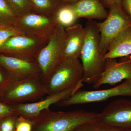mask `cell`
Segmentation results:
<instances>
[{"label": "cell", "instance_id": "obj_1", "mask_svg": "<svg viewBox=\"0 0 131 131\" xmlns=\"http://www.w3.org/2000/svg\"><path fill=\"white\" fill-rule=\"evenodd\" d=\"M100 117V113L83 110L57 112L49 109L30 119L34 123V131H74Z\"/></svg>", "mask_w": 131, "mask_h": 131}, {"label": "cell", "instance_id": "obj_2", "mask_svg": "<svg viewBox=\"0 0 131 131\" xmlns=\"http://www.w3.org/2000/svg\"><path fill=\"white\" fill-rule=\"evenodd\" d=\"M84 28L86 37L80 57L83 68L82 81L93 84L103 72L105 61L101 54L100 36L96 21L89 20Z\"/></svg>", "mask_w": 131, "mask_h": 131}, {"label": "cell", "instance_id": "obj_3", "mask_svg": "<svg viewBox=\"0 0 131 131\" xmlns=\"http://www.w3.org/2000/svg\"><path fill=\"white\" fill-rule=\"evenodd\" d=\"M83 75L79 59H62L45 82L47 95L68 90H80L83 85Z\"/></svg>", "mask_w": 131, "mask_h": 131}, {"label": "cell", "instance_id": "obj_4", "mask_svg": "<svg viewBox=\"0 0 131 131\" xmlns=\"http://www.w3.org/2000/svg\"><path fill=\"white\" fill-rule=\"evenodd\" d=\"M108 8V15L105 20L96 22L100 33V48L103 59L114 39L122 31L131 26V18L124 10L121 3H114Z\"/></svg>", "mask_w": 131, "mask_h": 131}, {"label": "cell", "instance_id": "obj_5", "mask_svg": "<svg viewBox=\"0 0 131 131\" xmlns=\"http://www.w3.org/2000/svg\"><path fill=\"white\" fill-rule=\"evenodd\" d=\"M47 95L45 83L41 75L15 81L0 102L10 105L34 102Z\"/></svg>", "mask_w": 131, "mask_h": 131}, {"label": "cell", "instance_id": "obj_6", "mask_svg": "<svg viewBox=\"0 0 131 131\" xmlns=\"http://www.w3.org/2000/svg\"><path fill=\"white\" fill-rule=\"evenodd\" d=\"M66 37L65 28L57 24L48 42L37 57L36 62L45 82L62 59Z\"/></svg>", "mask_w": 131, "mask_h": 131}, {"label": "cell", "instance_id": "obj_7", "mask_svg": "<svg viewBox=\"0 0 131 131\" xmlns=\"http://www.w3.org/2000/svg\"><path fill=\"white\" fill-rule=\"evenodd\" d=\"M48 40L27 34L13 36L3 45L0 54L36 61L39 53Z\"/></svg>", "mask_w": 131, "mask_h": 131}, {"label": "cell", "instance_id": "obj_8", "mask_svg": "<svg viewBox=\"0 0 131 131\" xmlns=\"http://www.w3.org/2000/svg\"><path fill=\"white\" fill-rule=\"evenodd\" d=\"M117 96L131 97V78L125 80L121 84L111 88L96 90H80L69 98L55 104L60 107L100 102Z\"/></svg>", "mask_w": 131, "mask_h": 131}, {"label": "cell", "instance_id": "obj_9", "mask_svg": "<svg viewBox=\"0 0 131 131\" xmlns=\"http://www.w3.org/2000/svg\"><path fill=\"white\" fill-rule=\"evenodd\" d=\"M57 24L54 16L32 13L17 17L14 26L27 35L49 40Z\"/></svg>", "mask_w": 131, "mask_h": 131}, {"label": "cell", "instance_id": "obj_10", "mask_svg": "<svg viewBox=\"0 0 131 131\" xmlns=\"http://www.w3.org/2000/svg\"><path fill=\"white\" fill-rule=\"evenodd\" d=\"M99 119L112 126L131 129V100L120 98L112 101L100 113Z\"/></svg>", "mask_w": 131, "mask_h": 131}, {"label": "cell", "instance_id": "obj_11", "mask_svg": "<svg viewBox=\"0 0 131 131\" xmlns=\"http://www.w3.org/2000/svg\"><path fill=\"white\" fill-rule=\"evenodd\" d=\"M131 78V60L129 56L121 58L119 61L116 59L105 60L104 70L100 78L93 84L98 89L103 84L114 86L122 80Z\"/></svg>", "mask_w": 131, "mask_h": 131}, {"label": "cell", "instance_id": "obj_12", "mask_svg": "<svg viewBox=\"0 0 131 131\" xmlns=\"http://www.w3.org/2000/svg\"><path fill=\"white\" fill-rule=\"evenodd\" d=\"M0 66L15 81L41 75V70L35 61H28L0 54Z\"/></svg>", "mask_w": 131, "mask_h": 131}, {"label": "cell", "instance_id": "obj_13", "mask_svg": "<svg viewBox=\"0 0 131 131\" xmlns=\"http://www.w3.org/2000/svg\"><path fill=\"white\" fill-rule=\"evenodd\" d=\"M80 90L72 89L48 95L46 98L35 102L21 103L13 105L15 114L27 119L37 116L42 111L49 109L50 106L69 98Z\"/></svg>", "mask_w": 131, "mask_h": 131}, {"label": "cell", "instance_id": "obj_14", "mask_svg": "<svg viewBox=\"0 0 131 131\" xmlns=\"http://www.w3.org/2000/svg\"><path fill=\"white\" fill-rule=\"evenodd\" d=\"M65 30L67 37L62 59H79L86 37L85 28L76 24Z\"/></svg>", "mask_w": 131, "mask_h": 131}, {"label": "cell", "instance_id": "obj_15", "mask_svg": "<svg viewBox=\"0 0 131 131\" xmlns=\"http://www.w3.org/2000/svg\"><path fill=\"white\" fill-rule=\"evenodd\" d=\"M78 19L84 18L89 20L105 19L108 12L102 0H79L71 4Z\"/></svg>", "mask_w": 131, "mask_h": 131}, {"label": "cell", "instance_id": "obj_16", "mask_svg": "<svg viewBox=\"0 0 131 131\" xmlns=\"http://www.w3.org/2000/svg\"><path fill=\"white\" fill-rule=\"evenodd\" d=\"M131 55V26L127 27L118 35L110 44L105 61L110 58L116 59Z\"/></svg>", "mask_w": 131, "mask_h": 131}, {"label": "cell", "instance_id": "obj_17", "mask_svg": "<svg viewBox=\"0 0 131 131\" xmlns=\"http://www.w3.org/2000/svg\"><path fill=\"white\" fill-rule=\"evenodd\" d=\"M54 17L58 24L66 28L74 25L78 19L71 4L64 3L59 6Z\"/></svg>", "mask_w": 131, "mask_h": 131}, {"label": "cell", "instance_id": "obj_18", "mask_svg": "<svg viewBox=\"0 0 131 131\" xmlns=\"http://www.w3.org/2000/svg\"><path fill=\"white\" fill-rule=\"evenodd\" d=\"M34 13L54 16L57 9L63 3L61 0H30Z\"/></svg>", "mask_w": 131, "mask_h": 131}, {"label": "cell", "instance_id": "obj_19", "mask_svg": "<svg viewBox=\"0 0 131 131\" xmlns=\"http://www.w3.org/2000/svg\"><path fill=\"white\" fill-rule=\"evenodd\" d=\"M74 131H131V129H121L112 126L99 119L83 124Z\"/></svg>", "mask_w": 131, "mask_h": 131}, {"label": "cell", "instance_id": "obj_20", "mask_svg": "<svg viewBox=\"0 0 131 131\" xmlns=\"http://www.w3.org/2000/svg\"><path fill=\"white\" fill-rule=\"evenodd\" d=\"M17 17L34 13L30 0H6Z\"/></svg>", "mask_w": 131, "mask_h": 131}, {"label": "cell", "instance_id": "obj_21", "mask_svg": "<svg viewBox=\"0 0 131 131\" xmlns=\"http://www.w3.org/2000/svg\"><path fill=\"white\" fill-rule=\"evenodd\" d=\"M26 34L16 27L0 21V49L3 44L13 36Z\"/></svg>", "mask_w": 131, "mask_h": 131}, {"label": "cell", "instance_id": "obj_22", "mask_svg": "<svg viewBox=\"0 0 131 131\" xmlns=\"http://www.w3.org/2000/svg\"><path fill=\"white\" fill-rule=\"evenodd\" d=\"M17 17L6 1L0 0V21L14 26Z\"/></svg>", "mask_w": 131, "mask_h": 131}, {"label": "cell", "instance_id": "obj_23", "mask_svg": "<svg viewBox=\"0 0 131 131\" xmlns=\"http://www.w3.org/2000/svg\"><path fill=\"white\" fill-rule=\"evenodd\" d=\"M15 80L0 66V100Z\"/></svg>", "mask_w": 131, "mask_h": 131}, {"label": "cell", "instance_id": "obj_24", "mask_svg": "<svg viewBox=\"0 0 131 131\" xmlns=\"http://www.w3.org/2000/svg\"><path fill=\"white\" fill-rule=\"evenodd\" d=\"M17 115H10L2 118L0 121V131H14Z\"/></svg>", "mask_w": 131, "mask_h": 131}, {"label": "cell", "instance_id": "obj_25", "mask_svg": "<svg viewBox=\"0 0 131 131\" xmlns=\"http://www.w3.org/2000/svg\"><path fill=\"white\" fill-rule=\"evenodd\" d=\"M32 126L30 121L21 116L16 118L15 128L18 131H32Z\"/></svg>", "mask_w": 131, "mask_h": 131}, {"label": "cell", "instance_id": "obj_26", "mask_svg": "<svg viewBox=\"0 0 131 131\" xmlns=\"http://www.w3.org/2000/svg\"><path fill=\"white\" fill-rule=\"evenodd\" d=\"M16 115L13 106L0 102V117L2 118Z\"/></svg>", "mask_w": 131, "mask_h": 131}, {"label": "cell", "instance_id": "obj_27", "mask_svg": "<svg viewBox=\"0 0 131 131\" xmlns=\"http://www.w3.org/2000/svg\"><path fill=\"white\" fill-rule=\"evenodd\" d=\"M121 4L124 10L131 18V0H122Z\"/></svg>", "mask_w": 131, "mask_h": 131}, {"label": "cell", "instance_id": "obj_28", "mask_svg": "<svg viewBox=\"0 0 131 131\" xmlns=\"http://www.w3.org/2000/svg\"><path fill=\"white\" fill-rule=\"evenodd\" d=\"M105 6L108 7L112 4L115 3H121L122 0H102Z\"/></svg>", "mask_w": 131, "mask_h": 131}, {"label": "cell", "instance_id": "obj_29", "mask_svg": "<svg viewBox=\"0 0 131 131\" xmlns=\"http://www.w3.org/2000/svg\"><path fill=\"white\" fill-rule=\"evenodd\" d=\"M63 3H67V4H73L77 2L79 0H61Z\"/></svg>", "mask_w": 131, "mask_h": 131}, {"label": "cell", "instance_id": "obj_30", "mask_svg": "<svg viewBox=\"0 0 131 131\" xmlns=\"http://www.w3.org/2000/svg\"><path fill=\"white\" fill-rule=\"evenodd\" d=\"M129 58H130V59H131V55L130 56H129Z\"/></svg>", "mask_w": 131, "mask_h": 131}, {"label": "cell", "instance_id": "obj_31", "mask_svg": "<svg viewBox=\"0 0 131 131\" xmlns=\"http://www.w3.org/2000/svg\"><path fill=\"white\" fill-rule=\"evenodd\" d=\"M1 119H2V118H1V117H0V121H1Z\"/></svg>", "mask_w": 131, "mask_h": 131}, {"label": "cell", "instance_id": "obj_32", "mask_svg": "<svg viewBox=\"0 0 131 131\" xmlns=\"http://www.w3.org/2000/svg\"><path fill=\"white\" fill-rule=\"evenodd\" d=\"M14 131H18L16 130H15Z\"/></svg>", "mask_w": 131, "mask_h": 131}]
</instances>
